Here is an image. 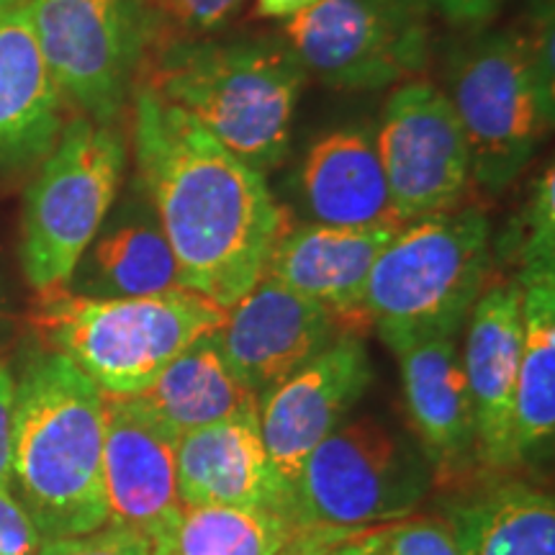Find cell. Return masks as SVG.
<instances>
[{"instance_id":"20","label":"cell","mask_w":555,"mask_h":555,"mask_svg":"<svg viewBox=\"0 0 555 555\" xmlns=\"http://www.w3.org/2000/svg\"><path fill=\"white\" fill-rule=\"evenodd\" d=\"M65 111L26 5L0 11V176L39 165L65 127Z\"/></svg>"},{"instance_id":"25","label":"cell","mask_w":555,"mask_h":555,"mask_svg":"<svg viewBox=\"0 0 555 555\" xmlns=\"http://www.w3.org/2000/svg\"><path fill=\"white\" fill-rule=\"evenodd\" d=\"M298 530L275 509L180 504L137 555H281Z\"/></svg>"},{"instance_id":"18","label":"cell","mask_w":555,"mask_h":555,"mask_svg":"<svg viewBox=\"0 0 555 555\" xmlns=\"http://www.w3.org/2000/svg\"><path fill=\"white\" fill-rule=\"evenodd\" d=\"M414 440L435 476L457 478L476 466V422L455 337L393 347Z\"/></svg>"},{"instance_id":"13","label":"cell","mask_w":555,"mask_h":555,"mask_svg":"<svg viewBox=\"0 0 555 555\" xmlns=\"http://www.w3.org/2000/svg\"><path fill=\"white\" fill-rule=\"evenodd\" d=\"M103 416V530L137 555L180 506L178 437L139 397H106Z\"/></svg>"},{"instance_id":"32","label":"cell","mask_w":555,"mask_h":555,"mask_svg":"<svg viewBox=\"0 0 555 555\" xmlns=\"http://www.w3.org/2000/svg\"><path fill=\"white\" fill-rule=\"evenodd\" d=\"M422 3L455 26H481L494 16L502 0H422Z\"/></svg>"},{"instance_id":"35","label":"cell","mask_w":555,"mask_h":555,"mask_svg":"<svg viewBox=\"0 0 555 555\" xmlns=\"http://www.w3.org/2000/svg\"><path fill=\"white\" fill-rule=\"evenodd\" d=\"M24 3V0H0V11H9V9H16V5Z\"/></svg>"},{"instance_id":"9","label":"cell","mask_w":555,"mask_h":555,"mask_svg":"<svg viewBox=\"0 0 555 555\" xmlns=\"http://www.w3.org/2000/svg\"><path fill=\"white\" fill-rule=\"evenodd\" d=\"M67 106L114 124L157 31L155 0H24Z\"/></svg>"},{"instance_id":"5","label":"cell","mask_w":555,"mask_h":555,"mask_svg":"<svg viewBox=\"0 0 555 555\" xmlns=\"http://www.w3.org/2000/svg\"><path fill=\"white\" fill-rule=\"evenodd\" d=\"M450 93L470 150V178L489 193L509 189L553 121V16L532 31H486L450 60Z\"/></svg>"},{"instance_id":"34","label":"cell","mask_w":555,"mask_h":555,"mask_svg":"<svg viewBox=\"0 0 555 555\" xmlns=\"http://www.w3.org/2000/svg\"><path fill=\"white\" fill-rule=\"evenodd\" d=\"M281 555H324V551L317 545V540L311 538L309 530H298L294 543H291Z\"/></svg>"},{"instance_id":"21","label":"cell","mask_w":555,"mask_h":555,"mask_svg":"<svg viewBox=\"0 0 555 555\" xmlns=\"http://www.w3.org/2000/svg\"><path fill=\"white\" fill-rule=\"evenodd\" d=\"M294 189L311 224L404 227L393 208L371 127L356 124L319 137L296 168Z\"/></svg>"},{"instance_id":"6","label":"cell","mask_w":555,"mask_h":555,"mask_svg":"<svg viewBox=\"0 0 555 555\" xmlns=\"http://www.w3.org/2000/svg\"><path fill=\"white\" fill-rule=\"evenodd\" d=\"M491 268V227L478 208H453L406 221L380 249L367 275V327L393 347L457 337L483 294Z\"/></svg>"},{"instance_id":"15","label":"cell","mask_w":555,"mask_h":555,"mask_svg":"<svg viewBox=\"0 0 555 555\" xmlns=\"http://www.w3.org/2000/svg\"><path fill=\"white\" fill-rule=\"evenodd\" d=\"M517 281L496 283L478 296L468 314L463 371L476 422V466L491 474L515 468V401L522 347Z\"/></svg>"},{"instance_id":"7","label":"cell","mask_w":555,"mask_h":555,"mask_svg":"<svg viewBox=\"0 0 555 555\" xmlns=\"http://www.w3.org/2000/svg\"><path fill=\"white\" fill-rule=\"evenodd\" d=\"M127 159L114 124L65 121L24 196L18 255L34 291L65 286L119 198Z\"/></svg>"},{"instance_id":"17","label":"cell","mask_w":555,"mask_h":555,"mask_svg":"<svg viewBox=\"0 0 555 555\" xmlns=\"http://www.w3.org/2000/svg\"><path fill=\"white\" fill-rule=\"evenodd\" d=\"M65 288L90 298H137L183 288L176 255L142 180L131 178L124 196L114 201Z\"/></svg>"},{"instance_id":"3","label":"cell","mask_w":555,"mask_h":555,"mask_svg":"<svg viewBox=\"0 0 555 555\" xmlns=\"http://www.w3.org/2000/svg\"><path fill=\"white\" fill-rule=\"evenodd\" d=\"M304 80L307 69L283 39H183L159 54L147 88L268 176L288 155Z\"/></svg>"},{"instance_id":"23","label":"cell","mask_w":555,"mask_h":555,"mask_svg":"<svg viewBox=\"0 0 555 555\" xmlns=\"http://www.w3.org/2000/svg\"><path fill=\"white\" fill-rule=\"evenodd\" d=\"M522 347L517 367L515 448L519 463L551 450L555 437V262L519 270Z\"/></svg>"},{"instance_id":"33","label":"cell","mask_w":555,"mask_h":555,"mask_svg":"<svg viewBox=\"0 0 555 555\" xmlns=\"http://www.w3.org/2000/svg\"><path fill=\"white\" fill-rule=\"evenodd\" d=\"M311 3H317V0H258V11L266 18H294Z\"/></svg>"},{"instance_id":"30","label":"cell","mask_w":555,"mask_h":555,"mask_svg":"<svg viewBox=\"0 0 555 555\" xmlns=\"http://www.w3.org/2000/svg\"><path fill=\"white\" fill-rule=\"evenodd\" d=\"M39 555H131V551L119 538H114L101 527V530L90 532V535L44 540L39 547Z\"/></svg>"},{"instance_id":"10","label":"cell","mask_w":555,"mask_h":555,"mask_svg":"<svg viewBox=\"0 0 555 555\" xmlns=\"http://www.w3.org/2000/svg\"><path fill=\"white\" fill-rule=\"evenodd\" d=\"M422 0H317L286 26L307 75L337 90H380L429 65L433 26Z\"/></svg>"},{"instance_id":"26","label":"cell","mask_w":555,"mask_h":555,"mask_svg":"<svg viewBox=\"0 0 555 555\" xmlns=\"http://www.w3.org/2000/svg\"><path fill=\"white\" fill-rule=\"evenodd\" d=\"M324 555H461L440 517H404L358 530H309Z\"/></svg>"},{"instance_id":"16","label":"cell","mask_w":555,"mask_h":555,"mask_svg":"<svg viewBox=\"0 0 555 555\" xmlns=\"http://www.w3.org/2000/svg\"><path fill=\"white\" fill-rule=\"evenodd\" d=\"M399 229L288 227L275 242L262 275L275 278L296 294L322 304L335 314L345 335H358L360 327H367L363 314L367 275L380 249Z\"/></svg>"},{"instance_id":"31","label":"cell","mask_w":555,"mask_h":555,"mask_svg":"<svg viewBox=\"0 0 555 555\" xmlns=\"http://www.w3.org/2000/svg\"><path fill=\"white\" fill-rule=\"evenodd\" d=\"M13 401H16V376L11 365L0 358V486H11Z\"/></svg>"},{"instance_id":"27","label":"cell","mask_w":555,"mask_h":555,"mask_svg":"<svg viewBox=\"0 0 555 555\" xmlns=\"http://www.w3.org/2000/svg\"><path fill=\"white\" fill-rule=\"evenodd\" d=\"M515 249L519 270L555 262V185L553 168H547L532 185L530 198L519 217Z\"/></svg>"},{"instance_id":"14","label":"cell","mask_w":555,"mask_h":555,"mask_svg":"<svg viewBox=\"0 0 555 555\" xmlns=\"http://www.w3.org/2000/svg\"><path fill=\"white\" fill-rule=\"evenodd\" d=\"M343 335L330 309L262 275L227 309L214 339L234 376L260 399Z\"/></svg>"},{"instance_id":"12","label":"cell","mask_w":555,"mask_h":555,"mask_svg":"<svg viewBox=\"0 0 555 555\" xmlns=\"http://www.w3.org/2000/svg\"><path fill=\"white\" fill-rule=\"evenodd\" d=\"M373 384V363L358 335L337 337L294 376L258 399L270 468L288 494L319 442L347 420Z\"/></svg>"},{"instance_id":"19","label":"cell","mask_w":555,"mask_h":555,"mask_svg":"<svg viewBox=\"0 0 555 555\" xmlns=\"http://www.w3.org/2000/svg\"><path fill=\"white\" fill-rule=\"evenodd\" d=\"M178 496L185 506H247L291 517L262 442L258 406L178 437Z\"/></svg>"},{"instance_id":"29","label":"cell","mask_w":555,"mask_h":555,"mask_svg":"<svg viewBox=\"0 0 555 555\" xmlns=\"http://www.w3.org/2000/svg\"><path fill=\"white\" fill-rule=\"evenodd\" d=\"M245 0H155L163 13L191 34H206L221 29Z\"/></svg>"},{"instance_id":"11","label":"cell","mask_w":555,"mask_h":555,"mask_svg":"<svg viewBox=\"0 0 555 555\" xmlns=\"http://www.w3.org/2000/svg\"><path fill=\"white\" fill-rule=\"evenodd\" d=\"M376 147L399 219L453 211L470 178V150L448 93L425 80L399 86L386 101Z\"/></svg>"},{"instance_id":"8","label":"cell","mask_w":555,"mask_h":555,"mask_svg":"<svg viewBox=\"0 0 555 555\" xmlns=\"http://www.w3.org/2000/svg\"><path fill=\"white\" fill-rule=\"evenodd\" d=\"M435 481L420 442L378 416L343 422L311 450L291 491L301 530H358L412 517Z\"/></svg>"},{"instance_id":"2","label":"cell","mask_w":555,"mask_h":555,"mask_svg":"<svg viewBox=\"0 0 555 555\" xmlns=\"http://www.w3.org/2000/svg\"><path fill=\"white\" fill-rule=\"evenodd\" d=\"M106 397L73 360L41 347L16 378L11 489L41 538L90 535L106 525Z\"/></svg>"},{"instance_id":"4","label":"cell","mask_w":555,"mask_h":555,"mask_svg":"<svg viewBox=\"0 0 555 555\" xmlns=\"http://www.w3.org/2000/svg\"><path fill=\"white\" fill-rule=\"evenodd\" d=\"M224 319V307L189 288L90 298L57 286L37 291L29 309L41 345L73 360L106 397H139L170 360Z\"/></svg>"},{"instance_id":"24","label":"cell","mask_w":555,"mask_h":555,"mask_svg":"<svg viewBox=\"0 0 555 555\" xmlns=\"http://www.w3.org/2000/svg\"><path fill=\"white\" fill-rule=\"evenodd\" d=\"M139 399L176 437L258 406V397L227 365L214 332L170 360Z\"/></svg>"},{"instance_id":"1","label":"cell","mask_w":555,"mask_h":555,"mask_svg":"<svg viewBox=\"0 0 555 555\" xmlns=\"http://www.w3.org/2000/svg\"><path fill=\"white\" fill-rule=\"evenodd\" d=\"M134 157L180 286L224 309L237 304L291 227L266 176L147 86L134 90Z\"/></svg>"},{"instance_id":"28","label":"cell","mask_w":555,"mask_h":555,"mask_svg":"<svg viewBox=\"0 0 555 555\" xmlns=\"http://www.w3.org/2000/svg\"><path fill=\"white\" fill-rule=\"evenodd\" d=\"M41 543L44 538L11 486H0V555H39Z\"/></svg>"},{"instance_id":"22","label":"cell","mask_w":555,"mask_h":555,"mask_svg":"<svg viewBox=\"0 0 555 555\" xmlns=\"http://www.w3.org/2000/svg\"><path fill=\"white\" fill-rule=\"evenodd\" d=\"M442 519L461 555H555V499L517 478L461 496Z\"/></svg>"}]
</instances>
